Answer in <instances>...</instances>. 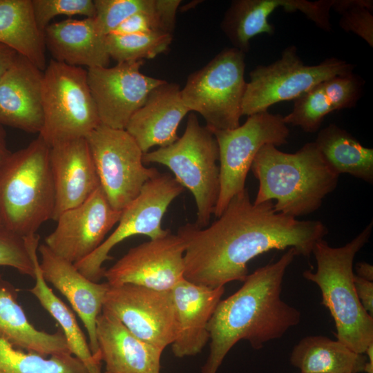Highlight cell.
I'll list each match as a JSON object with an SVG mask.
<instances>
[{"label":"cell","instance_id":"8fae6325","mask_svg":"<svg viewBox=\"0 0 373 373\" xmlns=\"http://www.w3.org/2000/svg\"><path fill=\"white\" fill-rule=\"evenodd\" d=\"M99 180L112 207L122 211L140 193L144 185L160 174L144 166L143 152L125 129L100 124L86 137Z\"/></svg>","mask_w":373,"mask_h":373},{"label":"cell","instance_id":"7a4b0ae2","mask_svg":"<svg viewBox=\"0 0 373 373\" xmlns=\"http://www.w3.org/2000/svg\"><path fill=\"white\" fill-rule=\"evenodd\" d=\"M296 256L293 248L288 249L279 260L257 269L238 291L219 301L208 324L210 351L201 373H216L239 341L246 340L259 350L299 324L300 311L281 298L285 271Z\"/></svg>","mask_w":373,"mask_h":373},{"label":"cell","instance_id":"f35d334b","mask_svg":"<svg viewBox=\"0 0 373 373\" xmlns=\"http://www.w3.org/2000/svg\"><path fill=\"white\" fill-rule=\"evenodd\" d=\"M19 55L15 50L0 43V79L13 65Z\"/></svg>","mask_w":373,"mask_h":373},{"label":"cell","instance_id":"7c38bea8","mask_svg":"<svg viewBox=\"0 0 373 373\" xmlns=\"http://www.w3.org/2000/svg\"><path fill=\"white\" fill-rule=\"evenodd\" d=\"M184 188L168 173L158 174L149 180L139 195L122 211L118 224L100 246L83 260L75 263L87 278L99 282L104 275L103 264L112 259L111 249L124 240L137 235L156 239L170 231L162 227V220L171 203Z\"/></svg>","mask_w":373,"mask_h":373},{"label":"cell","instance_id":"44dd1931","mask_svg":"<svg viewBox=\"0 0 373 373\" xmlns=\"http://www.w3.org/2000/svg\"><path fill=\"white\" fill-rule=\"evenodd\" d=\"M180 90L178 84L165 82L149 93L143 106L129 119L125 130L143 153L153 146L164 147L178 139V126L189 113Z\"/></svg>","mask_w":373,"mask_h":373},{"label":"cell","instance_id":"cb8c5ba5","mask_svg":"<svg viewBox=\"0 0 373 373\" xmlns=\"http://www.w3.org/2000/svg\"><path fill=\"white\" fill-rule=\"evenodd\" d=\"M0 335L19 349L44 356L72 354L62 331L48 333L29 322L16 291L1 276Z\"/></svg>","mask_w":373,"mask_h":373},{"label":"cell","instance_id":"ba28073f","mask_svg":"<svg viewBox=\"0 0 373 373\" xmlns=\"http://www.w3.org/2000/svg\"><path fill=\"white\" fill-rule=\"evenodd\" d=\"M245 70L244 52L233 47L223 49L189 76L180 90L184 106L198 113L211 131L237 128L247 86Z\"/></svg>","mask_w":373,"mask_h":373},{"label":"cell","instance_id":"f546056e","mask_svg":"<svg viewBox=\"0 0 373 373\" xmlns=\"http://www.w3.org/2000/svg\"><path fill=\"white\" fill-rule=\"evenodd\" d=\"M0 373H89L72 354L50 357L23 351L0 335Z\"/></svg>","mask_w":373,"mask_h":373},{"label":"cell","instance_id":"2e32d148","mask_svg":"<svg viewBox=\"0 0 373 373\" xmlns=\"http://www.w3.org/2000/svg\"><path fill=\"white\" fill-rule=\"evenodd\" d=\"M122 211L112 207L100 186L84 202L62 212L45 238L46 247L73 264L92 254L118 223Z\"/></svg>","mask_w":373,"mask_h":373},{"label":"cell","instance_id":"603a6c76","mask_svg":"<svg viewBox=\"0 0 373 373\" xmlns=\"http://www.w3.org/2000/svg\"><path fill=\"white\" fill-rule=\"evenodd\" d=\"M46 48L53 59L70 66L108 67L110 56L106 37L93 18L66 19L49 24L44 31Z\"/></svg>","mask_w":373,"mask_h":373},{"label":"cell","instance_id":"9c48e42d","mask_svg":"<svg viewBox=\"0 0 373 373\" xmlns=\"http://www.w3.org/2000/svg\"><path fill=\"white\" fill-rule=\"evenodd\" d=\"M355 65L329 57L316 65H306L291 45L279 59L258 65L249 73L242 104V115L265 111L274 104L295 100L318 84L335 76L353 73Z\"/></svg>","mask_w":373,"mask_h":373},{"label":"cell","instance_id":"7402d4cb","mask_svg":"<svg viewBox=\"0 0 373 373\" xmlns=\"http://www.w3.org/2000/svg\"><path fill=\"white\" fill-rule=\"evenodd\" d=\"M96 337L105 373H160L163 350L135 336L104 309L97 319Z\"/></svg>","mask_w":373,"mask_h":373},{"label":"cell","instance_id":"b9f144b4","mask_svg":"<svg viewBox=\"0 0 373 373\" xmlns=\"http://www.w3.org/2000/svg\"><path fill=\"white\" fill-rule=\"evenodd\" d=\"M365 373H373V363L367 362L365 363V365L364 367V370Z\"/></svg>","mask_w":373,"mask_h":373},{"label":"cell","instance_id":"60d3db41","mask_svg":"<svg viewBox=\"0 0 373 373\" xmlns=\"http://www.w3.org/2000/svg\"><path fill=\"white\" fill-rule=\"evenodd\" d=\"M8 149L6 140V132L2 125L0 124V168L11 154Z\"/></svg>","mask_w":373,"mask_h":373},{"label":"cell","instance_id":"484cf974","mask_svg":"<svg viewBox=\"0 0 373 373\" xmlns=\"http://www.w3.org/2000/svg\"><path fill=\"white\" fill-rule=\"evenodd\" d=\"M35 268V285L30 289L41 305L56 320L67 341L70 352L86 367L89 373H102L101 361L92 354L89 343L70 309L47 285L38 259L37 251L39 236L37 233L23 238Z\"/></svg>","mask_w":373,"mask_h":373},{"label":"cell","instance_id":"ffe728a7","mask_svg":"<svg viewBox=\"0 0 373 373\" xmlns=\"http://www.w3.org/2000/svg\"><path fill=\"white\" fill-rule=\"evenodd\" d=\"M43 71L19 55L0 79V124L40 133L44 122Z\"/></svg>","mask_w":373,"mask_h":373},{"label":"cell","instance_id":"f1b7e54d","mask_svg":"<svg viewBox=\"0 0 373 373\" xmlns=\"http://www.w3.org/2000/svg\"><path fill=\"white\" fill-rule=\"evenodd\" d=\"M314 142L334 173H347L372 184V149L363 146L352 134L335 124L320 130Z\"/></svg>","mask_w":373,"mask_h":373},{"label":"cell","instance_id":"8992f818","mask_svg":"<svg viewBox=\"0 0 373 373\" xmlns=\"http://www.w3.org/2000/svg\"><path fill=\"white\" fill-rule=\"evenodd\" d=\"M218 146L216 139L194 113H190L181 137L173 144L143 154L144 164L166 166L174 178L193 194L197 207L194 224L209 225L220 191Z\"/></svg>","mask_w":373,"mask_h":373},{"label":"cell","instance_id":"74e56055","mask_svg":"<svg viewBox=\"0 0 373 373\" xmlns=\"http://www.w3.org/2000/svg\"><path fill=\"white\" fill-rule=\"evenodd\" d=\"M354 283L361 304L373 316V282L354 275Z\"/></svg>","mask_w":373,"mask_h":373},{"label":"cell","instance_id":"d4e9b609","mask_svg":"<svg viewBox=\"0 0 373 373\" xmlns=\"http://www.w3.org/2000/svg\"><path fill=\"white\" fill-rule=\"evenodd\" d=\"M307 6V0L233 1L224 14L221 28L233 48L245 54L253 37L262 33L274 34L275 28L268 19L276 9L283 7L288 12L303 13Z\"/></svg>","mask_w":373,"mask_h":373},{"label":"cell","instance_id":"e0dca14e","mask_svg":"<svg viewBox=\"0 0 373 373\" xmlns=\"http://www.w3.org/2000/svg\"><path fill=\"white\" fill-rule=\"evenodd\" d=\"M38 251L41 255L39 266L45 280L68 300L86 329L93 355L102 361L96 337V323L102 311L108 283L91 281L73 263L54 254L44 243L38 247Z\"/></svg>","mask_w":373,"mask_h":373},{"label":"cell","instance_id":"7bdbcfd3","mask_svg":"<svg viewBox=\"0 0 373 373\" xmlns=\"http://www.w3.org/2000/svg\"><path fill=\"white\" fill-rule=\"evenodd\" d=\"M4 231H6V230L4 229L3 225L1 224V223L0 222V232Z\"/></svg>","mask_w":373,"mask_h":373},{"label":"cell","instance_id":"83f0119b","mask_svg":"<svg viewBox=\"0 0 373 373\" xmlns=\"http://www.w3.org/2000/svg\"><path fill=\"white\" fill-rule=\"evenodd\" d=\"M0 43L45 70L44 36L36 23L32 0H0Z\"/></svg>","mask_w":373,"mask_h":373},{"label":"cell","instance_id":"9a60e30c","mask_svg":"<svg viewBox=\"0 0 373 373\" xmlns=\"http://www.w3.org/2000/svg\"><path fill=\"white\" fill-rule=\"evenodd\" d=\"M185 242L171 231L131 248L104 278L110 285L131 284L158 291L171 289L184 278Z\"/></svg>","mask_w":373,"mask_h":373},{"label":"cell","instance_id":"52a82bcc","mask_svg":"<svg viewBox=\"0 0 373 373\" xmlns=\"http://www.w3.org/2000/svg\"><path fill=\"white\" fill-rule=\"evenodd\" d=\"M44 114L39 135L50 147L86 137L100 124L87 70L50 59L43 71Z\"/></svg>","mask_w":373,"mask_h":373},{"label":"cell","instance_id":"3957f363","mask_svg":"<svg viewBox=\"0 0 373 373\" xmlns=\"http://www.w3.org/2000/svg\"><path fill=\"white\" fill-rule=\"evenodd\" d=\"M251 169L259 182L254 204L276 200V211L297 218L318 210L333 192L339 175L325 162L314 142L294 153L273 144L260 148Z\"/></svg>","mask_w":373,"mask_h":373},{"label":"cell","instance_id":"e575fe53","mask_svg":"<svg viewBox=\"0 0 373 373\" xmlns=\"http://www.w3.org/2000/svg\"><path fill=\"white\" fill-rule=\"evenodd\" d=\"M35 19L44 32L50 21L59 15H83L94 18L95 8L92 0H32Z\"/></svg>","mask_w":373,"mask_h":373},{"label":"cell","instance_id":"4dcf8cb0","mask_svg":"<svg viewBox=\"0 0 373 373\" xmlns=\"http://www.w3.org/2000/svg\"><path fill=\"white\" fill-rule=\"evenodd\" d=\"M173 39L171 34L160 31L116 35L106 37L108 53L117 63L153 59L166 52Z\"/></svg>","mask_w":373,"mask_h":373},{"label":"cell","instance_id":"836d02e7","mask_svg":"<svg viewBox=\"0 0 373 373\" xmlns=\"http://www.w3.org/2000/svg\"><path fill=\"white\" fill-rule=\"evenodd\" d=\"M332 9L341 17L340 27L353 32L373 47V1L372 0H334Z\"/></svg>","mask_w":373,"mask_h":373},{"label":"cell","instance_id":"ab89813d","mask_svg":"<svg viewBox=\"0 0 373 373\" xmlns=\"http://www.w3.org/2000/svg\"><path fill=\"white\" fill-rule=\"evenodd\" d=\"M356 276L373 281V266L366 262H358L356 265Z\"/></svg>","mask_w":373,"mask_h":373},{"label":"cell","instance_id":"5b68a950","mask_svg":"<svg viewBox=\"0 0 373 373\" xmlns=\"http://www.w3.org/2000/svg\"><path fill=\"white\" fill-rule=\"evenodd\" d=\"M50 146L39 136L11 153L0 168V222L5 230L24 238L52 219L55 189Z\"/></svg>","mask_w":373,"mask_h":373},{"label":"cell","instance_id":"d6986e66","mask_svg":"<svg viewBox=\"0 0 373 373\" xmlns=\"http://www.w3.org/2000/svg\"><path fill=\"white\" fill-rule=\"evenodd\" d=\"M224 287L209 288L180 280L171 291L176 333L172 343L175 356H195L209 340V322L224 292Z\"/></svg>","mask_w":373,"mask_h":373},{"label":"cell","instance_id":"5bb4252c","mask_svg":"<svg viewBox=\"0 0 373 373\" xmlns=\"http://www.w3.org/2000/svg\"><path fill=\"white\" fill-rule=\"evenodd\" d=\"M144 60L87 69V82L101 124L125 129L149 93L166 81L140 72Z\"/></svg>","mask_w":373,"mask_h":373},{"label":"cell","instance_id":"d590c367","mask_svg":"<svg viewBox=\"0 0 373 373\" xmlns=\"http://www.w3.org/2000/svg\"><path fill=\"white\" fill-rule=\"evenodd\" d=\"M0 265L35 278L34 265L23 239L7 231L0 232Z\"/></svg>","mask_w":373,"mask_h":373},{"label":"cell","instance_id":"d6a6232c","mask_svg":"<svg viewBox=\"0 0 373 373\" xmlns=\"http://www.w3.org/2000/svg\"><path fill=\"white\" fill-rule=\"evenodd\" d=\"M97 31L106 37L131 16L154 10L155 0H94Z\"/></svg>","mask_w":373,"mask_h":373},{"label":"cell","instance_id":"30bf717a","mask_svg":"<svg viewBox=\"0 0 373 373\" xmlns=\"http://www.w3.org/2000/svg\"><path fill=\"white\" fill-rule=\"evenodd\" d=\"M212 133L219 152L220 191L213 213L218 218L233 197L245 189L247 175L260 148L287 144L289 130L283 116L265 111L248 116L236 128Z\"/></svg>","mask_w":373,"mask_h":373},{"label":"cell","instance_id":"6da1fadb","mask_svg":"<svg viewBox=\"0 0 373 373\" xmlns=\"http://www.w3.org/2000/svg\"><path fill=\"white\" fill-rule=\"evenodd\" d=\"M328 233L320 220H299L276 211L273 201L256 204L248 189L236 194L211 224L181 226L185 242L186 280L209 288L244 282L248 263L272 249L293 248L297 256L312 254L314 244Z\"/></svg>","mask_w":373,"mask_h":373},{"label":"cell","instance_id":"4316f807","mask_svg":"<svg viewBox=\"0 0 373 373\" xmlns=\"http://www.w3.org/2000/svg\"><path fill=\"white\" fill-rule=\"evenodd\" d=\"M289 360L300 373H361L367 362L364 354L321 335L303 338L293 347Z\"/></svg>","mask_w":373,"mask_h":373},{"label":"cell","instance_id":"1f68e13d","mask_svg":"<svg viewBox=\"0 0 373 373\" xmlns=\"http://www.w3.org/2000/svg\"><path fill=\"white\" fill-rule=\"evenodd\" d=\"M323 82L294 100L292 111L283 117L287 125L300 127L306 133H315L320 128L325 116L336 111L333 98Z\"/></svg>","mask_w":373,"mask_h":373},{"label":"cell","instance_id":"ac0fdd59","mask_svg":"<svg viewBox=\"0 0 373 373\" xmlns=\"http://www.w3.org/2000/svg\"><path fill=\"white\" fill-rule=\"evenodd\" d=\"M49 162L55 189L52 219L86 200L99 187V180L86 138L50 147Z\"/></svg>","mask_w":373,"mask_h":373},{"label":"cell","instance_id":"4fadbf2b","mask_svg":"<svg viewBox=\"0 0 373 373\" xmlns=\"http://www.w3.org/2000/svg\"><path fill=\"white\" fill-rule=\"evenodd\" d=\"M102 309L113 314L135 336L162 350L175 339L176 323L171 291L131 284L108 285Z\"/></svg>","mask_w":373,"mask_h":373},{"label":"cell","instance_id":"8d00e7d4","mask_svg":"<svg viewBox=\"0 0 373 373\" xmlns=\"http://www.w3.org/2000/svg\"><path fill=\"white\" fill-rule=\"evenodd\" d=\"M152 31L165 32L163 30L157 0H155V6L153 10L140 12L131 16L119 24L112 33L131 35L147 33Z\"/></svg>","mask_w":373,"mask_h":373},{"label":"cell","instance_id":"277c9868","mask_svg":"<svg viewBox=\"0 0 373 373\" xmlns=\"http://www.w3.org/2000/svg\"><path fill=\"white\" fill-rule=\"evenodd\" d=\"M372 221L350 242L332 247L324 239L317 241L312 254L317 263L315 272L306 270L303 276L321 290V304L334 319L336 340L352 351L365 354L373 343V316L361 304L354 283V260L369 241Z\"/></svg>","mask_w":373,"mask_h":373}]
</instances>
